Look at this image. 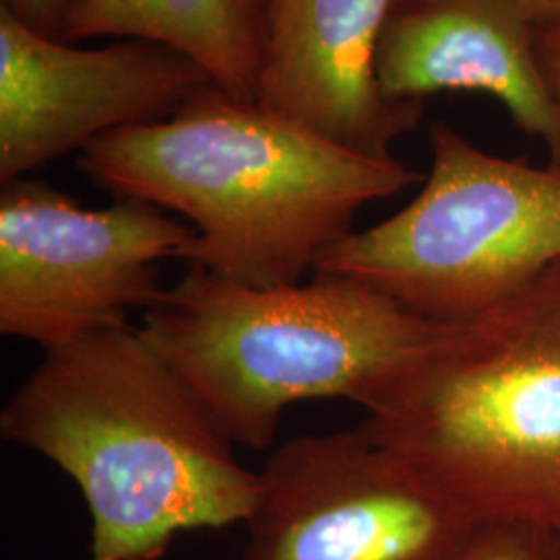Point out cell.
I'll use <instances>...</instances> for the list:
<instances>
[{
    "label": "cell",
    "mask_w": 560,
    "mask_h": 560,
    "mask_svg": "<svg viewBox=\"0 0 560 560\" xmlns=\"http://www.w3.org/2000/svg\"><path fill=\"white\" fill-rule=\"evenodd\" d=\"M0 436L78 483L92 560H159L185 532L247 523L260 501V471L129 322L44 351Z\"/></svg>",
    "instance_id": "obj_1"
},
{
    "label": "cell",
    "mask_w": 560,
    "mask_h": 560,
    "mask_svg": "<svg viewBox=\"0 0 560 560\" xmlns=\"http://www.w3.org/2000/svg\"><path fill=\"white\" fill-rule=\"evenodd\" d=\"M80 168L117 200L189 222V266L256 289L300 284L353 233L363 206L421 180L397 159L351 152L214 83L171 119L90 141Z\"/></svg>",
    "instance_id": "obj_2"
},
{
    "label": "cell",
    "mask_w": 560,
    "mask_h": 560,
    "mask_svg": "<svg viewBox=\"0 0 560 560\" xmlns=\"http://www.w3.org/2000/svg\"><path fill=\"white\" fill-rule=\"evenodd\" d=\"M140 328L231 441L264 451L301 400H351L378 416L455 324L340 275L256 289L189 266Z\"/></svg>",
    "instance_id": "obj_3"
},
{
    "label": "cell",
    "mask_w": 560,
    "mask_h": 560,
    "mask_svg": "<svg viewBox=\"0 0 560 560\" xmlns=\"http://www.w3.org/2000/svg\"><path fill=\"white\" fill-rule=\"evenodd\" d=\"M361 430L480 523L560 529V261L476 320L455 324Z\"/></svg>",
    "instance_id": "obj_4"
},
{
    "label": "cell",
    "mask_w": 560,
    "mask_h": 560,
    "mask_svg": "<svg viewBox=\"0 0 560 560\" xmlns=\"http://www.w3.org/2000/svg\"><path fill=\"white\" fill-rule=\"evenodd\" d=\"M432 171L390 219L353 231L314 272L378 289L421 318L465 324L560 261V168L480 150L430 127Z\"/></svg>",
    "instance_id": "obj_5"
},
{
    "label": "cell",
    "mask_w": 560,
    "mask_h": 560,
    "mask_svg": "<svg viewBox=\"0 0 560 560\" xmlns=\"http://www.w3.org/2000/svg\"><path fill=\"white\" fill-rule=\"evenodd\" d=\"M196 231L150 201L85 210L44 180L0 189V332L44 351L127 324L161 300L162 260H185Z\"/></svg>",
    "instance_id": "obj_6"
},
{
    "label": "cell",
    "mask_w": 560,
    "mask_h": 560,
    "mask_svg": "<svg viewBox=\"0 0 560 560\" xmlns=\"http://www.w3.org/2000/svg\"><path fill=\"white\" fill-rule=\"evenodd\" d=\"M260 478L241 560H459L481 525L361 428L287 441Z\"/></svg>",
    "instance_id": "obj_7"
},
{
    "label": "cell",
    "mask_w": 560,
    "mask_h": 560,
    "mask_svg": "<svg viewBox=\"0 0 560 560\" xmlns=\"http://www.w3.org/2000/svg\"><path fill=\"white\" fill-rule=\"evenodd\" d=\"M212 83L175 48L143 40L73 48L0 2V180L104 133L171 119Z\"/></svg>",
    "instance_id": "obj_8"
},
{
    "label": "cell",
    "mask_w": 560,
    "mask_h": 560,
    "mask_svg": "<svg viewBox=\"0 0 560 560\" xmlns=\"http://www.w3.org/2000/svg\"><path fill=\"white\" fill-rule=\"evenodd\" d=\"M399 0H268L256 102L282 119L372 159H395L423 102L382 92L376 55Z\"/></svg>",
    "instance_id": "obj_9"
},
{
    "label": "cell",
    "mask_w": 560,
    "mask_h": 560,
    "mask_svg": "<svg viewBox=\"0 0 560 560\" xmlns=\"http://www.w3.org/2000/svg\"><path fill=\"white\" fill-rule=\"evenodd\" d=\"M382 92L425 102L439 92H483L525 136L559 152L560 122L538 60V25L515 0H399L382 30Z\"/></svg>",
    "instance_id": "obj_10"
},
{
    "label": "cell",
    "mask_w": 560,
    "mask_h": 560,
    "mask_svg": "<svg viewBox=\"0 0 560 560\" xmlns=\"http://www.w3.org/2000/svg\"><path fill=\"white\" fill-rule=\"evenodd\" d=\"M268 0H65L57 38L117 36L175 48L222 92L256 102Z\"/></svg>",
    "instance_id": "obj_11"
},
{
    "label": "cell",
    "mask_w": 560,
    "mask_h": 560,
    "mask_svg": "<svg viewBox=\"0 0 560 560\" xmlns=\"http://www.w3.org/2000/svg\"><path fill=\"white\" fill-rule=\"evenodd\" d=\"M459 560H559L557 534L520 521L481 523Z\"/></svg>",
    "instance_id": "obj_12"
},
{
    "label": "cell",
    "mask_w": 560,
    "mask_h": 560,
    "mask_svg": "<svg viewBox=\"0 0 560 560\" xmlns=\"http://www.w3.org/2000/svg\"><path fill=\"white\" fill-rule=\"evenodd\" d=\"M538 60L560 122V23L538 27ZM550 164L560 168V145Z\"/></svg>",
    "instance_id": "obj_13"
},
{
    "label": "cell",
    "mask_w": 560,
    "mask_h": 560,
    "mask_svg": "<svg viewBox=\"0 0 560 560\" xmlns=\"http://www.w3.org/2000/svg\"><path fill=\"white\" fill-rule=\"evenodd\" d=\"M0 2L9 7V11H13L30 27L57 38L65 0H0Z\"/></svg>",
    "instance_id": "obj_14"
},
{
    "label": "cell",
    "mask_w": 560,
    "mask_h": 560,
    "mask_svg": "<svg viewBox=\"0 0 560 560\" xmlns=\"http://www.w3.org/2000/svg\"><path fill=\"white\" fill-rule=\"evenodd\" d=\"M538 27L560 23V0H515Z\"/></svg>",
    "instance_id": "obj_15"
},
{
    "label": "cell",
    "mask_w": 560,
    "mask_h": 560,
    "mask_svg": "<svg viewBox=\"0 0 560 560\" xmlns=\"http://www.w3.org/2000/svg\"><path fill=\"white\" fill-rule=\"evenodd\" d=\"M557 534V548H559V560H560V529L559 532H555Z\"/></svg>",
    "instance_id": "obj_16"
}]
</instances>
